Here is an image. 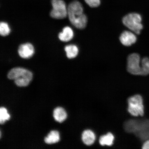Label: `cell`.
Listing matches in <instances>:
<instances>
[{"mask_svg": "<svg viewBox=\"0 0 149 149\" xmlns=\"http://www.w3.org/2000/svg\"><path fill=\"white\" fill-rule=\"evenodd\" d=\"M81 139L86 146L92 145L96 141V136L92 130L87 129L84 130L81 135Z\"/></svg>", "mask_w": 149, "mask_h": 149, "instance_id": "10", "label": "cell"}, {"mask_svg": "<svg viewBox=\"0 0 149 149\" xmlns=\"http://www.w3.org/2000/svg\"><path fill=\"white\" fill-rule=\"evenodd\" d=\"M115 139L114 135L111 132H109L100 137L99 144L102 146H111L113 144Z\"/></svg>", "mask_w": 149, "mask_h": 149, "instance_id": "12", "label": "cell"}, {"mask_svg": "<svg viewBox=\"0 0 149 149\" xmlns=\"http://www.w3.org/2000/svg\"><path fill=\"white\" fill-rule=\"evenodd\" d=\"M86 3L92 8L98 7L100 4V0H84Z\"/></svg>", "mask_w": 149, "mask_h": 149, "instance_id": "19", "label": "cell"}, {"mask_svg": "<svg viewBox=\"0 0 149 149\" xmlns=\"http://www.w3.org/2000/svg\"><path fill=\"white\" fill-rule=\"evenodd\" d=\"M137 39L136 36L134 33L128 31H123L120 37L121 43L126 46H130L135 44Z\"/></svg>", "mask_w": 149, "mask_h": 149, "instance_id": "9", "label": "cell"}, {"mask_svg": "<svg viewBox=\"0 0 149 149\" xmlns=\"http://www.w3.org/2000/svg\"><path fill=\"white\" fill-rule=\"evenodd\" d=\"M33 77V74L30 71L20 67L12 69L7 74L8 79L14 80L16 84L19 87L27 86Z\"/></svg>", "mask_w": 149, "mask_h": 149, "instance_id": "3", "label": "cell"}, {"mask_svg": "<svg viewBox=\"0 0 149 149\" xmlns=\"http://www.w3.org/2000/svg\"><path fill=\"white\" fill-rule=\"evenodd\" d=\"M10 116L9 114L6 109L1 107L0 109V123L1 124H4L6 121L8 120Z\"/></svg>", "mask_w": 149, "mask_h": 149, "instance_id": "18", "label": "cell"}, {"mask_svg": "<svg viewBox=\"0 0 149 149\" xmlns=\"http://www.w3.org/2000/svg\"><path fill=\"white\" fill-rule=\"evenodd\" d=\"M10 29L8 24L4 22L0 23V34L2 36H6L10 33Z\"/></svg>", "mask_w": 149, "mask_h": 149, "instance_id": "17", "label": "cell"}, {"mask_svg": "<svg viewBox=\"0 0 149 149\" xmlns=\"http://www.w3.org/2000/svg\"><path fill=\"white\" fill-rule=\"evenodd\" d=\"M143 149H149V139L144 141L142 146Z\"/></svg>", "mask_w": 149, "mask_h": 149, "instance_id": "20", "label": "cell"}, {"mask_svg": "<svg viewBox=\"0 0 149 149\" xmlns=\"http://www.w3.org/2000/svg\"><path fill=\"white\" fill-rule=\"evenodd\" d=\"M124 127L127 132L134 134L141 141L149 139V119L130 120Z\"/></svg>", "mask_w": 149, "mask_h": 149, "instance_id": "2", "label": "cell"}, {"mask_svg": "<svg viewBox=\"0 0 149 149\" xmlns=\"http://www.w3.org/2000/svg\"><path fill=\"white\" fill-rule=\"evenodd\" d=\"M68 15L70 23L74 27L80 29L86 27L87 18L84 13L82 5L79 1H72L68 7Z\"/></svg>", "mask_w": 149, "mask_h": 149, "instance_id": "1", "label": "cell"}, {"mask_svg": "<svg viewBox=\"0 0 149 149\" xmlns=\"http://www.w3.org/2000/svg\"><path fill=\"white\" fill-rule=\"evenodd\" d=\"M60 140L59 132L56 130H52L45 139V141L47 144H53L58 142Z\"/></svg>", "mask_w": 149, "mask_h": 149, "instance_id": "14", "label": "cell"}, {"mask_svg": "<svg viewBox=\"0 0 149 149\" xmlns=\"http://www.w3.org/2000/svg\"><path fill=\"white\" fill-rule=\"evenodd\" d=\"M65 51L66 52L68 58L72 59L75 58L79 53V50L77 46L74 45H69L65 47Z\"/></svg>", "mask_w": 149, "mask_h": 149, "instance_id": "15", "label": "cell"}, {"mask_svg": "<svg viewBox=\"0 0 149 149\" xmlns=\"http://www.w3.org/2000/svg\"><path fill=\"white\" fill-rule=\"evenodd\" d=\"M53 116L55 120L59 123H62L66 120L67 114L66 111L63 108H56L54 111Z\"/></svg>", "mask_w": 149, "mask_h": 149, "instance_id": "13", "label": "cell"}, {"mask_svg": "<svg viewBox=\"0 0 149 149\" xmlns=\"http://www.w3.org/2000/svg\"><path fill=\"white\" fill-rule=\"evenodd\" d=\"M140 56L137 53L132 54L127 59V70L130 74L141 76V68Z\"/></svg>", "mask_w": 149, "mask_h": 149, "instance_id": "7", "label": "cell"}, {"mask_svg": "<svg viewBox=\"0 0 149 149\" xmlns=\"http://www.w3.org/2000/svg\"><path fill=\"white\" fill-rule=\"evenodd\" d=\"M51 3L53 9L50 15L52 18L61 19L68 15V8L63 0H52Z\"/></svg>", "mask_w": 149, "mask_h": 149, "instance_id": "6", "label": "cell"}, {"mask_svg": "<svg viewBox=\"0 0 149 149\" xmlns=\"http://www.w3.org/2000/svg\"><path fill=\"white\" fill-rule=\"evenodd\" d=\"M74 37V32L70 27L66 26L63 28L62 32L58 34V38L61 41L68 42L72 40Z\"/></svg>", "mask_w": 149, "mask_h": 149, "instance_id": "11", "label": "cell"}, {"mask_svg": "<svg viewBox=\"0 0 149 149\" xmlns=\"http://www.w3.org/2000/svg\"><path fill=\"white\" fill-rule=\"evenodd\" d=\"M127 102V111L130 115L135 117L144 116V101L141 95L136 94L130 96L128 98Z\"/></svg>", "mask_w": 149, "mask_h": 149, "instance_id": "4", "label": "cell"}, {"mask_svg": "<svg viewBox=\"0 0 149 149\" xmlns=\"http://www.w3.org/2000/svg\"><path fill=\"white\" fill-rule=\"evenodd\" d=\"M141 76H146L149 74V58L144 57L141 61Z\"/></svg>", "mask_w": 149, "mask_h": 149, "instance_id": "16", "label": "cell"}, {"mask_svg": "<svg viewBox=\"0 0 149 149\" xmlns=\"http://www.w3.org/2000/svg\"><path fill=\"white\" fill-rule=\"evenodd\" d=\"M141 21L142 18L141 15L135 13L126 15L122 19L124 25L137 35L140 34L143 29Z\"/></svg>", "mask_w": 149, "mask_h": 149, "instance_id": "5", "label": "cell"}, {"mask_svg": "<svg viewBox=\"0 0 149 149\" xmlns=\"http://www.w3.org/2000/svg\"><path fill=\"white\" fill-rule=\"evenodd\" d=\"M18 52L19 55L22 58H31L35 53L34 47L30 43L22 44L19 47Z\"/></svg>", "mask_w": 149, "mask_h": 149, "instance_id": "8", "label": "cell"}]
</instances>
